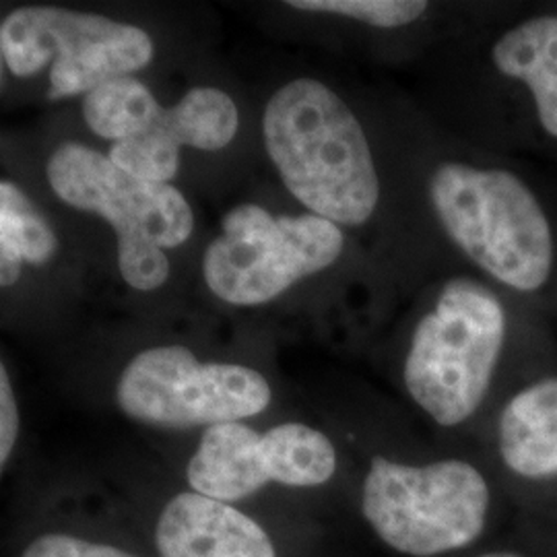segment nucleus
I'll list each match as a JSON object with an SVG mask.
<instances>
[{"label":"nucleus","instance_id":"1","mask_svg":"<svg viewBox=\"0 0 557 557\" xmlns=\"http://www.w3.org/2000/svg\"><path fill=\"white\" fill-rule=\"evenodd\" d=\"M264 149L308 213L335 225L372 220L380 178L363 126L337 94L312 77L285 83L262 114Z\"/></svg>","mask_w":557,"mask_h":557},{"label":"nucleus","instance_id":"2","mask_svg":"<svg viewBox=\"0 0 557 557\" xmlns=\"http://www.w3.org/2000/svg\"><path fill=\"white\" fill-rule=\"evenodd\" d=\"M430 200L448 238L483 273L520 296L549 292L557 275L556 223L515 170L446 161L430 178Z\"/></svg>","mask_w":557,"mask_h":557},{"label":"nucleus","instance_id":"3","mask_svg":"<svg viewBox=\"0 0 557 557\" xmlns=\"http://www.w3.org/2000/svg\"><path fill=\"white\" fill-rule=\"evenodd\" d=\"M508 335V312L487 285L453 278L419 320L405 359V388L438 425L455 428L487 397Z\"/></svg>","mask_w":557,"mask_h":557},{"label":"nucleus","instance_id":"4","mask_svg":"<svg viewBox=\"0 0 557 557\" xmlns=\"http://www.w3.org/2000/svg\"><path fill=\"white\" fill-rule=\"evenodd\" d=\"M490 499L483 473L467 460L413 467L374 457L361 487V515L400 556L438 557L481 537Z\"/></svg>","mask_w":557,"mask_h":557},{"label":"nucleus","instance_id":"5","mask_svg":"<svg viewBox=\"0 0 557 557\" xmlns=\"http://www.w3.org/2000/svg\"><path fill=\"white\" fill-rule=\"evenodd\" d=\"M202 259L205 283L232 306L269 304L301 278L333 267L345 234L312 213L273 215L259 205H239L221 223Z\"/></svg>","mask_w":557,"mask_h":557},{"label":"nucleus","instance_id":"6","mask_svg":"<svg viewBox=\"0 0 557 557\" xmlns=\"http://www.w3.org/2000/svg\"><path fill=\"white\" fill-rule=\"evenodd\" d=\"M271 400V384L259 370L238 363H207L180 345L140 351L116 384V403L124 416L163 430L211 428L257 418Z\"/></svg>","mask_w":557,"mask_h":557},{"label":"nucleus","instance_id":"7","mask_svg":"<svg viewBox=\"0 0 557 557\" xmlns=\"http://www.w3.org/2000/svg\"><path fill=\"white\" fill-rule=\"evenodd\" d=\"M0 41L4 62L20 77L36 75L52 60V100L89 94L153 59V41L137 25L57 7L17 9L0 25Z\"/></svg>","mask_w":557,"mask_h":557},{"label":"nucleus","instance_id":"8","mask_svg":"<svg viewBox=\"0 0 557 557\" xmlns=\"http://www.w3.org/2000/svg\"><path fill=\"white\" fill-rule=\"evenodd\" d=\"M337 473V450L317 428L287 421L267 432L234 421L205 430L186 467L190 492L223 504H238L269 483L320 487Z\"/></svg>","mask_w":557,"mask_h":557},{"label":"nucleus","instance_id":"9","mask_svg":"<svg viewBox=\"0 0 557 557\" xmlns=\"http://www.w3.org/2000/svg\"><path fill=\"white\" fill-rule=\"evenodd\" d=\"M48 180L64 202L110 221L119 246L178 248L195 230L193 209L176 186L135 178L85 145L59 147Z\"/></svg>","mask_w":557,"mask_h":557},{"label":"nucleus","instance_id":"10","mask_svg":"<svg viewBox=\"0 0 557 557\" xmlns=\"http://www.w3.org/2000/svg\"><path fill=\"white\" fill-rule=\"evenodd\" d=\"M158 557H278L271 535L232 504L180 492L158 512Z\"/></svg>","mask_w":557,"mask_h":557},{"label":"nucleus","instance_id":"11","mask_svg":"<svg viewBox=\"0 0 557 557\" xmlns=\"http://www.w3.org/2000/svg\"><path fill=\"white\" fill-rule=\"evenodd\" d=\"M492 62L502 77L527 89L541 131L557 140V13L506 29L492 46Z\"/></svg>","mask_w":557,"mask_h":557},{"label":"nucleus","instance_id":"12","mask_svg":"<svg viewBox=\"0 0 557 557\" xmlns=\"http://www.w3.org/2000/svg\"><path fill=\"white\" fill-rule=\"evenodd\" d=\"M498 446L504 465L518 478H557V376L524 386L506 403Z\"/></svg>","mask_w":557,"mask_h":557},{"label":"nucleus","instance_id":"13","mask_svg":"<svg viewBox=\"0 0 557 557\" xmlns=\"http://www.w3.org/2000/svg\"><path fill=\"white\" fill-rule=\"evenodd\" d=\"M50 223L15 184L0 182V287L20 281L23 262L41 264L57 252Z\"/></svg>","mask_w":557,"mask_h":557},{"label":"nucleus","instance_id":"14","mask_svg":"<svg viewBox=\"0 0 557 557\" xmlns=\"http://www.w3.org/2000/svg\"><path fill=\"white\" fill-rule=\"evenodd\" d=\"M163 124L180 147L220 151L238 135V106L221 89L195 87L163 110Z\"/></svg>","mask_w":557,"mask_h":557},{"label":"nucleus","instance_id":"15","mask_svg":"<svg viewBox=\"0 0 557 557\" xmlns=\"http://www.w3.org/2000/svg\"><path fill=\"white\" fill-rule=\"evenodd\" d=\"M161 112L163 108L153 94L131 75L101 83L83 101V116L89 128L116 143L151 128Z\"/></svg>","mask_w":557,"mask_h":557},{"label":"nucleus","instance_id":"16","mask_svg":"<svg viewBox=\"0 0 557 557\" xmlns=\"http://www.w3.org/2000/svg\"><path fill=\"white\" fill-rule=\"evenodd\" d=\"M180 149L182 147L165 128L161 112L160 120L151 128L114 143L110 161L135 178L170 184V180L178 174Z\"/></svg>","mask_w":557,"mask_h":557},{"label":"nucleus","instance_id":"17","mask_svg":"<svg viewBox=\"0 0 557 557\" xmlns=\"http://www.w3.org/2000/svg\"><path fill=\"white\" fill-rule=\"evenodd\" d=\"M17 557H145L112 535L73 527H46L23 541Z\"/></svg>","mask_w":557,"mask_h":557},{"label":"nucleus","instance_id":"18","mask_svg":"<svg viewBox=\"0 0 557 557\" xmlns=\"http://www.w3.org/2000/svg\"><path fill=\"white\" fill-rule=\"evenodd\" d=\"M287 7L349 17L380 29H397L421 20L430 4L425 0H292Z\"/></svg>","mask_w":557,"mask_h":557},{"label":"nucleus","instance_id":"19","mask_svg":"<svg viewBox=\"0 0 557 557\" xmlns=\"http://www.w3.org/2000/svg\"><path fill=\"white\" fill-rule=\"evenodd\" d=\"M119 267L124 281L139 292H153L170 277V259L156 244L119 246Z\"/></svg>","mask_w":557,"mask_h":557},{"label":"nucleus","instance_id":"20","mask_svg":"<svg viewBox=\"0 0 557 557\" xmlns=\"http://www.w3.org/2000/svg\"><path fill=\"white\" fill-rule=\"evenodd\" d=\"M20 438V407L7 368L0 361V475Z\"/></svg>","mask_w":557,"mask_h":557},{"label":"nucleus","instance_id":"21","mask_svg":"<svg viewBox=\"0 0 557 557\" xmlns=\"http://www.w3.org/2000/svg\"><path fill=\"white\" fill-rule=\"evenodd\" d=\"M478 557H522L520 554H515V552H492V554H483V556Z\"/></svg>","mask_w":557,"mask_h":557},{"label":"nucleus","instance_id":"22","mask_svg":"<svg viewBox=\"0 0 557 557\" xmlns=\"http://www.w3.org/2000/svg\"><path fill=\"white\" fill-rule=\"evenodd\" d=\"M2 62H4V54H2V41H0V77H2Z\"/></svg>","mask_w":557,"mask_h":557}]
</instances>
